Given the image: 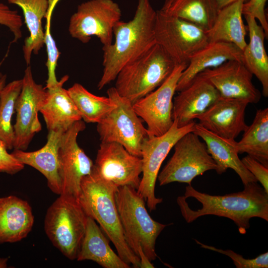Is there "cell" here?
<instances>
[{
    "label": "cell",
    "mask_w": 268,
    "mask_h": 268,
    "mask_svg": "<svg viewBox=\"0 0 268 268\" xmlns=\"http://www.w3.org/2000/svg\"><path fill=\"white\" fill-rule=\"evenodd\" d=\"M177 202L189 223L206 215L224 217L232 220L244 234L252 218L268 221V193L257 182L244 185L242 191L222 196L201 193L188 185L184 196L178 197Z\"/></svg>",
    "instance_id": "6da1fadb"
},
{
    "label": "cell",
    "mask_w": 268,
    "mask_h": 268,
    "mask_svg": "<svg viewBox=\"0 0 268 268\" xmlns=\"http://www.w3.org/2000/svg\"><path fill=\"white\" fill-rule=\"evenodd\" d=\"M157 11L149 0H138L133 18L119 21L114 26V43L103 47L102 76L99 90L115 80L119 72L127 64L142 55L156 43L155 27Z\"/></svg>",
    "instance_id": "7a4b0ae2"
},
{
    "label": "cell",
    "mask_w": 268,
    "mask_h": 268,
    "mask_svg": "<svg viewBox=\"0 0 268 268\" xmlns=\"http://www.w3.org/2000/svg\"><path fill=\"white\" fill-rule=\"evenodd\" d=\"M118 188L92 169L81 181L78 200L86 214L99 223L120 257L129 265L139 268L140 259L129 247L124 235L115 201Z\"/></svg>",
    "instance_id": "3957f363"
},
{
    "label": "cell",
    "mask_w": 268,
    "mask_h": 268,
    "mask_svg": "<svg viewBox=\"0 0 268 268\" xmlns=\"http://www.w3.org/2000/svg\"><path fill=\"white\" fill-rule=\"evenodd\" d=\"M115 201L129 247L138 257L142 251L150 261L155 260L157 257L156 240L167 225L151 217L146 209L144 200L134 188L127 186L118 187Z\"/></svg>",
    "instance_id": "277c9868"
},
{
    "label": "cell",
    "mask_w": 268,
    "mask_h": 268,
    "mask_svg": "<svg viewBox=\"0 0 268 268\" xmlns=\"http://www.w3.org/2000/svg\"><path fill=\"white\" fill-rule=\"evenodd\" d=\"M177 65L156 43L119 72L114 87L133 104L160 86Z\"/></svg>",
    "instance_id": "5b68a950"
},
{
    "label": "cell",
    "mask_w": 268,
    "mask_h": 268,
    "mask_svg": "<svg viewBox=\"0 0 268 268\" xmlns=\"http://www.w3.org/2000/svg\"><path fill=\"white\" fill-rule=\"evenodd\" d=\"M88 216L78 200L60 195L47 209L45 233L53 245L69 260L76 259Z\"/></svg>",
    "instance_id": "8992f818"
},
{
    "label": "cell",
    "mask_w": 268,
    "mask_h": 268,
    "mask_svg": "<svg viewBox=\"0 0 268 268\" xmlns=\"http://www.w3.org/2000/svg\"><path fill=\"white\" fill-rule=\"evenodd\" d=\"M107 93L116 107L97 123L101 142L119 143L130 153L141 157L142 144L149 136L147 129L128 99L120 96L114 87Z\"/></svg>",
    "instance_id": "52a82bcc"
},
{
    "label": "cell",
    "mask_w": 268,
    "mask_h": 268,
    "mask_svg": "<svg viewBox=\"0 0 268 268\" xmlns=\"http://www.w3.org/2000/svg\"><path fill=\"white\" fill-rule=\"evenodd\" d=\"M174 152L158 175L160 186L173 182L191 185L196 177L209 170L217 172L218 166L204 142L193 132L181 137L174 145Z\"/></svg>",
    "instance_id": "ba28073f"
},
{
    "label": "cell",
    "mask_w": 268,
    "mask_h": 268,
    "mask_svg": "<svg viewBox=\"0 0 268 268\" xmlns=\"http://www.w3.org/2000/svg\"><path fill=\"white\" fill-rule=\"evenodd\" d=\"M156 43L176 65H188L192 57L208 43L206 31L185 20L157 10Z\"/></svg>",
    "instance_id": "9c48e42d"
},
{
    "label": "cell",
    "mask_w": 268,
    "mask_h": 268,
    "mask_svg": "<svg viewBox=\"0 0 268 268\" xmlns=\"http://www.w3.org/2000/svg\"><path fill=\"white\" fill-rule=\"evenodd\" d=\"M121 16L120 6L114 0H89L79 4L71 16L68 32L83 43L95 36L103 47L108 46L113 43V29Z\"/></svg>",
    "instance_id": "30bf717a"
},
{
    "label": "cell",
    "mask_w": 268,
    "mask_h": 268,
    "mask_svg": "<svg viewBox=\"0 0 268 268\" xmlns=\"http://www.w3.org/2000/svg\"><path fill=\"white\" fill-rule=\"evenodd\" d=\"M173 121L167 132L160 136H149L142 146V177L136 191L150 211L155 210L157 205L163 201L155 195V184L162 163L176 142L187 133L193 132L196 123L194 121L178 127L176 121Z\"/></svg>",
    "instance_id": "8fae6325"
},
{
    "label": "cell",
    "mask_w": 268,
    "mask_h": 268,
    "mask_svg": "<svg viewBox=\"0 0 268 268\" xmlns=\"http://www.w3.org/2000/svg\"><path fill=\"white\" fill-rule=\"evenodd\" d=\"M187 66L176 65L160 86L133 104L137 115L146 123L149 136L162 135L172 127L174 95L179 79Z\"/></svg>",
    "instance_id": "7c38bea8"
},
{
    "label": "cell",
    "mask_w": 268,
    "mask_h": 268,
    "mask_svg": "<svg viewBox=\"0 0 268 268\" xmlns=\"http://www.w3.org/2000/svg\"><path fill=\"white\" fill-rule=\"evenodd\" d=\"M86 128L84 121L74 123L64 133L59 149L60 195L78 199L83 178L90 174L94 163L77 142L79 133Z\"/></svg>",
    "instance_id": "4fadbf2b"
},
{
    "label": "cell",
    "mask_w": 268,
    "mask_h": 268,
    "mask_svg": "<svg viewBox=\"0 0 268 268\" xmlns=\"http://www.w3.org/2000/svg\"><path fill=\"white\" fill-rule=\"evenodd\" d=\"M22 79V87L15 107L16 116L13 126V148L26 150L35 134L42 129L38 112L47 90L35 81L30 65L25 69Z\"/></svg>",
    "instance_id": "5bb4252c"
},
{
    "label": "cell",
    "mask_w": 268,
    "mask_h": 268,
    "mask_svg": "<svg viewBox=\"0 0 268 268\" xmlns=\"http://www.w3.org/2000/svg\"><path fill=\"white\" fill-rule=\"evenodd\" d=\"M93 169L117 187L127 186L137 190L142 161L119 143L101 142Z\"/></svg>",
    "instance_id": "9a60e30c"
},
{
    "label": "cell",
    "mask_w": 268,
    "mask_h": 268,
    "mask_svg": "<svg viewBox=\"0 0 268 268\" xmlns=\"http://www.w3.org/2000/svg\"><path fill=\"white\" fill-rule=\"evenodd\" d=\"M199 74L214 86L221 97L245 100L249 103H257L261 98L260 91L253 84V75L240 61L229 60Z\"/></svg>",
    "instance_id": "2e32d148"
},
{
    "label": "cell",
    "mask_w": 268,
    "mask_h": 268,
    "mask_svg": "<svg viewBox=\"0 0 268 268\" xmlns=\"http://www.w3.org/2000/svg\"><path fill=\"white\" fill-rule=\"evenodd\" d=\"M248 104L245 100L220 97L195 119L209 131L225 138L235 139L248 127L245 121Z\"/></svg>",
    "instance_id": "e0dca14e"
},
{
    "label": "cell",
    "mask_w": 268,
    "mask_h": 268,
    "mask_svg": "<svg viewBox=\"0 0 268 268\" xmlns=\"http://www.w3.org/2000/svg\"><path fill=\"white\" fill-rule=\"evenodd\" d=\"M220 97L214 86L200 74L173 98L172 117L178 127L194 121Z\"/></svg>",
    "instance_id": "ac0fdd59"
},
{
    "label": "cell",
    "mask_w": 268,
    "mask_h": 268,
    "mask_svg": "<svg viewBox=\"0 0 268 268\" xmlns=\"http://www.w3.org/2000/svg\"><path fill=\"white\" fill-rule=\"evenodd\" d=\"M62 130L48 131L47 141L41 148L34 151L14 149L11 153L24 165L31 166L42 173L47 180L50 189L54 193H61L59 175V149L64 133Z\"/></svg>",
    "instance_id": "d6986e66"
},
{
    "label": "cell",
    "mask_w": 268,
    "mask_h": 268,
    "mask_svg": "<svg viewBox=\"0 0 268 268\" xmlns=\"http://www.w3.org/2000/svg\"><path fill=\"white\" fill-rule=\"evenodd\" d=\"M68 79V76L65 75L57 85L46 89V95L39 112L43 116L48 131L62 130L66 132L82 119L67 90L63 87Z\"/></svg>",
    "instance_id": "ffe728a7"
},
{
    "label": "cell",
    "mask_w": 268,
    "mask_h": 268,
    "mask_svg": "<svg viewBox=\"0 0 268 268\" xmlns=\"http://www.w3.org/2000/svg\"><path fill=\"white\" fill-rule=\"evenodd\" d=\"M193 132L203 140L208 153L218 166L217 174L220 175L230 168L239 176L244 186L258 182L239 158L235 139L221 137L198 123H196Z\"/></svg>",
    "instance_id": "44dd1931"
},
{
    "label": "cell",
    "mask_w": 268,
    "mask_h": 268,
    "mask_svg": "<svg viewBox=\"0 0 268 268\" xmlns=\"http://www.w3.org/2000/svg\"><path fill=\"white\" fill-rule=\"evenodd\" d=\"M34 221L26 201L15 196L0 198V243H14L26 237Z\"/></svg>",
    "instance_id": "7402d4cb"
},
{
    "label": "cell",
    "mask_w": 268,
    "mask_h": 268,
    "mask_svg": "<svg viewBox=\"0 0 268 268\" xmlns=\"http://www.w3.org/2000/svg\"><path fill=\"white\" fill-rule=\"evenodd\" d=\"M229 60H237L243 63V51L231 43L222 41L209 43L192 57L179 79L176 91L186 87L202 71L218 67Z\"/></svg>",
    "instance_id": "603a6c76"
},
{
    "label": "cell",
    "mask_w": 268,
    "mask_h": 268,
    "mask_svg": "<svg viewBox=\"0 0 268 268\" xmlns=\"http://www.w3.org/2000/svg\"><path fill=\"white\" fill-rule=\"evenodd\" d=\"M76 260H91L104 268H131L113 251L96 221L89 216Z\"/></svg>",
    "instance_id": "cb8c5ba5"
},
{
    "label": "cell",
    "mask_w": 268,
    "mask_h": 268,
    "mask_svg": "<svg viewBox=\"0 0 268 268\" xmlns=\"http://www.w3.org/2000/svg\"><path fill=\"white\" fill-rule=\"evenodd\" d=\"M243 3L237 0L220 9L212 26L206 31L209 43L226 42L244 49L247 29L242 18Z\"/></svg>",
    "instance_id": "d4e9b609"
},
{
    "label": "cell",
    "mask_w": 268,
    "mask_h": 268,
    "mask_svg": "<svg viewBox=\"0 0 268 268\" xmlns=\"http://www.w3.org/2000/svg\"><path fill=\"white\" fill-rule=\"evenodd\" d=\"M249 31V41L243 50V63L259 79L262 86V94L268 96V56L264 40L266 34L257 20L250 16H244Z\"/></svg>",
    "instance_id": "484cf974"
},
{
    "label": "cell",
    "mask_w": 268,
    "mask_h": 268,
    "mask_svg": "<svg viewBox=\"0 0 268 268\" xmlns=\"http://www.w3.org/2000/svg\"><path fill=\"white\" fill-rule=\"evenodd\" d=\"M10 4L19 6L22 10L25 22L30 35L26 38L22 49L25 61L30 65L32 53L38 54L45 45V34L42 19L48 11V0H7Z\"/></svg>",
    "instance_id": "4316f807"
},
{
    "label": "cell",
    "mask_w": 268,
    "mask_h": 268,
    "mask_svg": "<svg viewBox=\"0 0 268 268\" xmlns=\"http://www.w3.org/2000/svg\"><path fill=\"white\" fill-rule=\"evenodd\" d=\"M219 10L217 0H165L159 10L207 31L212 26Z\"/></svg>",
    "instance_id": "83f0119b"
},
{
    "label": "cell",
    "mask_w": 268,
    "mask_h": 268,
    "mask_svg": "<svg viewBox=\"0 0 268 268\" xmlns=\"http://www.w3.org/2000/svg\"><path fill=\"white\" fill-rule=\"evenodd\" d=\"M237 142L239 154L246 153L268 167V108L257 111L253 123Z\"/></svg>",
    "instance_id": "f1b7e54d"
},
{
    "label": "cell",
    "mask_w": 268,
    "mask_h": 268,
    "mask_svg": "<svg viewBox=\"0 0 268 268\" xmlns=\"http://www.w3.org/2000/svg\"><path fill=\"white\" fill-rule=\"evenodd\" d=\"M67 90L84 122L98 123L116 107L108 96L95 95L75 83Z\"/></svg>",
    "instance_id": "f546056e"
},
{
    "label": "cell",
    "mask_w": 268,
    "mask_h": 268,
    "mask_svg": "<svg viewBox=\"0 0 268 268\" xmlns=\"http://www.w3.org/2000/svg\"><path fill=\"white\" fill-rule=\"evenodd\" d=\"M22 87V79L14 80L5 85L0 92V139L4 142L7 149L13 148L14 133L11 119Z\"/></svg>",
    "instance_id": "4dcf8cb0"
},
{
    "label": "cell",
    "mask_w": 268,
    "mask_h": 268,
    "mask_svg": "<svg viewBox=\"0 0 268 268\" xmlns=\"http://www.w3.org/2000/svg\"><path fill=\"white\" fill-rule=\"evenodd\" d=\"M60 0H48L49 8L45 18H46L45 25V45L47 53V61L46 64L48 69V78L46 81L45 88H49L57 85L59 81L57 79L56 69L58 61L60 55L55 40L51 34V20L53 9Z\"/></svg>",
    "instance_id": "1f68e13d"
},
{
    "label": "cell",
    "mask_w": 268,
    "mask_h": 268,
    "mask_svg": "<svg viewBox=\"0 0 268 268\" xmlns=\"http://www.w3.org/2000/svg\"><path fill=\"white\" fill-rule=\"evenodd\" d=\"M201 248L215 251L230 258L237 268H268V253L261 254L259 256L252 259H245L231 250H222L212 246H208L195 240Z\"/></svg>",
    "instance_id": "d6a6232c"
},
{
    "label": "cell",
    "mask_w": 268,
    "mask_h": 268,
    "mask_svg": "<svg viewBox=\"0 0 268 268\" xmlns=\"http://www.w3.org/2000/svg\"><path fill=\"white\" fill-rule=\"evenodd\" d=\"M0 24L6 26L12 32L14 38L12 43L17 42L22 36L21 27L23 22L21 16L15 10L0 2Z\"/></svg>",
    "instance_id": "836d02e7"
},
{
    "label": "cell",
    "mask_w": 268,
    "mask_h": 268,
    "mask_svg": "<svg viewBox=\"0 0 268 268\" xmlns=\"http://www.w3.org/2000/svg\"><path fill=\"white\" fill-rule=\"evenodd\" d=\"M267 0H249L243 3L242 14L249 15L258 20L264 29L266 38H268V22L265 11Z\"/></svg>",
    "instance_id": "e575fe53"
},
{
    "label": "cell",
    "mask_w": 268,
    "mask_h": 268,
    "mask_svg": "<svg viewBox=\"0 0 268 268\" xmlns=\"http://www.w3.org/2000/svg\"><path fill=\"white\" fill-rule=\"evenodd\" d=\"M241 161L246 169L268 193V167L248 155L243 158Z\"/></svg>",
    "instance_id": "d590c367"
},
{
    "label": "cell",
    "mask_w": 268,
    "mask_h": 268,
    "mask_svg": "<svg viewBox=\"0 0 268 268\" xmlns=\"http://www.w3.org/2000/svg\"><path fill=\"white\" fill-rule=\"evenodd\" d=\"M24 166L7 152L5 143L0 139V172L13 175L23 170Z\"/></svg>",
    "instance_id": "8d00e7d4"
},
{
    "label": "cell",
    "mask_w": 268,
    "mask_h": 268,
    "mask_svg": "<svg viewBox=\"0 0 268 268\" xmlns=\"http://www.w3.org/2000/svg\"><path fill=\"white\" fill-rule=\"evenodd\" d=\"M239 0H217L219 8H221L226 5ZM244 3L248 1L249 0H241Z\"/></svg>",
    "instance_id": "74e56055"
},
{
    "label": "cell",
    "mask_w": 268,
    "mask_h": 268,
    "mask_svg": "<svg viewBox=\"0 0 268 268\" xmlns=\"http://www.w3.org/2000/svg\"><path fill=\"white\" fill-rule=\"evenodd\" d=\"M6 80V75H3L2 77L0 78V92L2 89V88L4 87V86L5 85Z\"/></svg>",
    "instance_id": "f35d334b"
},
{
    "label": "cell",
    "mask_w": 268,
    "mask_h": 268,
    "mask_svg": "<svg viewBox=\"0 0 268 268\" xmlns=\"http://www.w3.org/2000/svg\"><path fill=\"white\" fill-rule=\"evenodd\" d=\"M3 74L0 72V78L2 77Z\"/></svg>",
    "instance_id": "ab89813d"
}]
</instances>
